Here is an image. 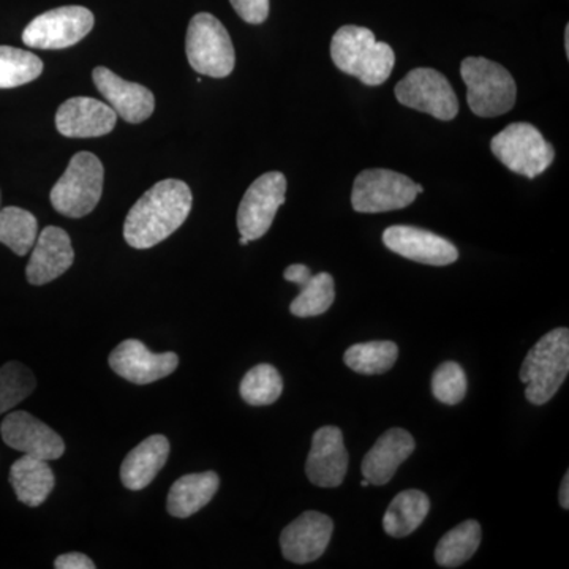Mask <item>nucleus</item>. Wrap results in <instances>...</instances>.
<instances>
[{"label": "nucleus", "instance_id": "obj_1", "mask_svg": "<svg viewBox=\"0 0 569 569\" xmlns=\"http://www.w3.org/2000/svg\"><path fill=\"white\" fill-rule=\"evenodd\" d=\"M192 190L178 179H164L134 203L123 223V238L133 249H151L170 238L192 211Z\"/></svg>", "mask_w": 569, "mask_h": 569}, {"label": "nucleus", "instance_id": "obj_2", "mask_svg": "<svg viewBox=\"0 0 569 569\" xmlns=\"http://www.w3.org/2000/svg\"><path fill=\"white\" fill-rule=\"evenodd\" d=\"M331 58L343 73L358 78L362 84L380 86L395 70L396 54L376 33L359 26H343L331 41Z\"/></svg>", "mask_w": 569, "mask_h": 569}, {"label": "nucleus", "instance_id": "obj_3", "mask_svg": "<svg viewBox=\"0 0 569 569\" xmlns=\"http://www.w3.org/2000/svg\"><path fill=\"white\" fill-rule=\"evenodd\" d=\"M569 372V331L557 328L531 348L520 367V381L533 406H545L557 395Z\"/></svg>", "mask_w": 569, "mask_h": 569}, {"label": "nucleus", "instance_id": "obj_4", "mask_svg": "<svg viewBox=\"0 0 569 569\" xmlns=\"http://www.w3.org/2000/svg\"><path fill=\"white\" fill-rule=\"evenodd\" d=\"M460 77L467 86V103L478 118H498L516 104L515 78L500 63L486 58H467L460 63Z\"/></svg>", "mask_w": 569, "mask_h": 569}, {"label": "nucleus", "instance_id": "obj_5", "mask_svg": "<svg viewBox=\"0 0 569 569\" xmlns=\"http://www.w3.org/2000/svg\"><path fill=\"white\" fill-rule=\"evenodd\" d=\"M104 168L99 157L78 152L66 173L51 190V204L62 216L81 219L99 204L103 193Z\"/></svg>", "mask_w": 569, "mask_h": 569}, {"label": "nucleus", "instance_id": "obj_6", "mask_svg": "<svg viewBox=\"0 0 569 569\" xmlns=\"http://www.w3.org/2000/svg\"><path fill=\"white\" fill-rule=\"evenodd\" d=\"M490 151L512 173L535 179L556 159L552 144L529 122L509 123L490 141Z\"/></svg>", "mask_w": 569, "mask_h": 569}, {"label": "nucleus", "instance_id": "obj_7", "mask_svg": "<svg viewBox=\"0 0 569 569\" xmlns=\"http://www.w3.org/2000/svg\"><path fill=\"white\" fill-rule=\"evenodd\" d=\"M187 59L206 77L227 78L234 70L233 41L222 22L211 13L194 14L186 39Z\"/></svg>", "mask_w": 569, "mask_h": 569}, {"label": "nucleus", "instance_id": "obj_8", "mask_svg": "<svg viewBox=\"0 0 569 569\" xmlns=\"http://www.w3.org/2000/svg\"><path fill=\"white\" fill-rule=\"evenodd\" d=\"M417 197V182L408 176L372 168L356 178L351 206L361 213L389 212L407 208Z\"/></svg>", "mask_w": 569, "mask_h": 569}, {"label": "nucleus", "instance_id": "obj_9", "mask_svg": "<svg viewBox=\"0 0 569 569\" xmlns=\"http://www.w3.org/2000/svg\"><path fill=\"white\" fill-rule=\"evenodd\" d=\"M396 99L403 107L426 112L438 121H452L459 112L455 89L443 73L433 69H415L396 86Z\"/></svg>", "mask_w": 569, "mask_h": 569}, {"label": "nucleus", "instance_id": "obj_10", "mask_svg": "<svg viewBox=\"0 0 569 569\" xmlns=\"http://www.w3.org/2000/svg\"><path fill=\"white\" fill-rule=\"evenodd\" d=\"M93 22L92 11L86 7H59L33 18L22 32V41L37 50H63L84 39Z\"/></svg>", "mask_w": 569, "mask_h": 569}, {"label": "nucleus", "instance_id": "obj_11", "mask_svg": "<svg viewBox=\"0 0 569 569\" xmlns=\"http://www.w3.org/2000/svg\"><path fill=\"white\" fill-rule=\"evenodd\" d=\"M284 193L287 178L280 171H271L253 181L239 204V233L249 241L263 238L272 227L280 206L284 203Z\"/></svg>", "mask_w": 569, "mask_h": 569}, {"label": "nucleus", "instance_id": "obj_12", "mask_svg": "<svg viewBox=\"0 0 569 569\" xmlns=\"http://www.w3.org/2000/svg\"><path fill=\"white\" fill-rule=\"evenodd\" d=\"M0 433L7 447L47 462L61 459L66 452L61 436L28 411L7 415L0 425Z\"/></svg>", "mask_w": 569, "mask_h": 569}, {"label": "nucleus", "instance_id": "obj_13", "mask_svg": "<svg viewBox=\"0 0 569 569\" xmlns=\"http://www.w3.org/2000/svg\"><path fill=\"white\" fill-rule=\"evenodd\" d=\"M179 366L176 353H152L137 339L123 340L110 355L112 372L133 385H149L171 376Z\"/></svg>", "mask_w": 569, "mask_h": 569}, {"label": "nucleus", "instance_id": "obj_14", "mask_svg": "<svg viewBox=\"0 0 569 569\" xmlns=\"http://www.w3.org/2000/svg\"><path fill=\"white\" fill-rule=\"evenodd\" d=\"M385 246L391 252L429 266H448L456 263L459 258L458 247L432 231L422 228L395 224L383 233Z\"/></svg>", "mask_w": 569, "mask_h": 569}, {"label": "nucleus", "instance_id": "obj_15", "mask_svg": "<svg viewBox=\"0 0 569 569\" xmlns=\"http://www.w3.org/2000/svg\"><path fill=\"white\" fill-rule=\"evenodd\" d=\"M335 531L331 518L318 511H306L280 535V548L291 563H312L323 556Z\"/></svg>", "mask_w": 569, "mask_h": 569}, {"label": "nucleus", "instance_id": "obj_16", "mask_svg": "<svg viewBox=\"0 0 569 569\" xmlns=\"http://www.w3.org/2000/svg\"><path fill=\"white\" fill-rule=\"evenodd\" d=\"M348 452L339 427L326 426L313 436L306 462V475L318 488H339L346 479Z\"/></svg>", "mask_w": 569, "mask_h": 569}, {"label": "nucleus", "instance_id": "obj_17", "mask_svg": "<svg viewBox=\"0 0 569 569\" xmlns=\"http://www.w3.org/2000/svg\"><path fill=\"white\" fill-rule=\"evenodd\" d=\"M92 80L99 92L119 118L130 123L144 122L156 110V97L138 82L122 80L107 67H97Z\"/></svg>", "mask_w": 569, "mask_h": 569}, {"label": "nucleus", "instance_id": "obj_18", "mask_svg": "<svg viewBox=\"0 0 569 569\" xmlns=\"http://www.w3.org/2000/svg\"><path fill=\"white\" fill-rule=\"evenodd\" d=\"M118 114L110 104L91 99L73 97L56 112V127L67 138H97L111 133Z\"/></svg>", "mask_w": 569, "mask_h": 569}, {"label": "nucleus", "instance_id": "obj_19", "mask_svg": "<svg viewBox=\"0 0 569 569\" xmlns=\"http://www.w3.org/2000/svg\"><path fill=\"white\" fill-rule=\"evenodd\" d=\"M73 261L74 250L67 231L59 227H47L32 247L26 277L29 283L40 287L66 274Z\"/></svg>", "mask_w": 569, "mask_h": 569}, {"label": "nucleus", "instance_id": "obj_20", "mask_svg": "<svg viewBox=\"0 0 569 569\" xmlns=\"http://www.w3.org/2000/svg\"><path fill=\"white\" fill-rule=\"evenodd\" d=\"M415 451L411 433L403 429H391L383 433L362 460V475L373 486H385L391 481L399 467Z\"/></svg>", "mask_w": 569, "mask_h": 569}, {"label": "nucleus", "instance_id": "obj_21", "mask_svg": "<svg viewBox=\"0 0 569 569\" xmlns=\"http://www.w3.org/2000/svg\"><path fill=\"white\" fill-rule=\"evenodd\" d=\"M170 458V441L163 436H151L127 455L121 466V481L127 489L148 488Z\"/></svg>", "mask_w": 569, "mask_h": 569}, {"label": "nucleus", "instance_id": "obj_22", "mask_svg": "<svg viewBox=\"0 0 569 569\" xmlns=\"http://www.w3.org/2000/svg\"><path fill=\"white\" fill-rule=\"evenodd\" d=\"M10 485L21 503L37 508L54 489V471L47 460L24 455L10 468Z\"/></svg>", "mask_w": 569, "mask_h": 569}, {"label": "nucleus", "instance_id": "obj_23", "mask_svg": "<svg viewBox=\"0 0 569 569\" xmlns=\"http://www.w3.org/2000/svg\"><path fill=\"white\" fill-rule=\"evenodd\" d=\"M220 478L213 471L186 475L171 486L167 509L173 518L187 519L203 509L219 490Z\"/></svg>", "mask_w": 569, "mask_h": 569}, {"label": "nucleus", "instance_id": "obj_24", "mask_svg": "<svg viewBox=\"0 0 569 569\" xmlns=\"http://www.w3.org/2000/svg\"><path fill=\"white\" fill-rule=\"evenodd\" d=\"M430 500L417 489L403 490L391 501L383 518V529L389 537L406 538L425 522Z\"/></svg>", "mask_w": 569, "mask_h": 569}, {"label": "nucleus", "instance_id": "obj_25", "mask_svg": "<svg viewBox=\"0 0 569 569\" xmlns=\"http://www.w3.org/2000/svg\"><path fill=\"white\" fill-rule=\"evenodd\" d=\"M482 531L477 520H466L448 531L436 549V560L441 568H458L477 553Z\"/></svg>", "mask_w": 569, "mask_h": 569}, {"label": "nucleus", "instance_id": "obj_26", "mask_svg": "<svg viewBox=\"0 0 569 569\" xmlns=\"http://www.w3.org/2000/svg\"><path fill=\"white\" fill-rule=\"evenodd\" d=\"M39 238V222L32 212L10 206L0 209V244L9 247L18 257L31 252Z\"/></svg>", "mask_w": 569, "mask_h": 569}, {"label": "nucleus", "instance_id": "obj_27", "mask_svg": "<svg viewBox=\"0 0 569 569\" xmlns=\"http://www.w3.org/2000/svg\"><path fill=\"white\" fill-rule=\"evenodd\" d=\"M399 358V347L389 340L356 343L343 355V362L361 376H380L388 372Z\"/></svg>", "mask_w": 569, "mask_h": 569}, {"label": "nucleus", "instance_id": "obj_28", "mask_svg": "<svg viewBox=\"0 0 569 569\" xmlns=\"http://www.w3.org/2000/svg\"><path fill=\"white\" fill-rule=\"evenodd\" d=\"M43 73L39 56L13 47H0V89H13L36 81Z\"/></svg>", "mask_w": 569, "mask_h": 569}, {"label": "nucleus", "instance_id": "obj_29", "mask_svg": "<svg viewBox=\"0 0 569 569\" xmlns=\"http://www.w3.org/2000/svg\"><path fill=\"white\" fill-rule=\"evenodd\" d=\"M239 392L249 406H271L282 396L283 380L274 366L258 365L242 378Z\"/></svg>", "mask_w": 569, "mask_h": 569}, {"label": "nucleus", "instance_id": "obj_30", "mask_svg": "<svg viewBox=\"0 0 569 569\" xmlns=\"http://www.w3.org/2000/svg\"><path fill=\"white\" fill-rule=\"evenodd\" d=\"M336 299L335 279L328 272L310 277L301 293L291 302L290 312L298 318L323 316Z\"/></svg>", "mask_w": 569, "mask_h": 569}, {"label": "nucleus", "instance_id": "obj_31", "mask_svg": "<svg viewBox=\"0 0 569 569\" xmlns=\"http://www.w3.org/2000/svg\"><path fill=\"white\" fill-rule=\"evenodd\" d=\"M37 387L36 377L24 365L10 361L0 367V417L20 406Z\"/></svg>", "mask_w": 569, "mask_h": 569}, {"label": "nucleus", "instance_id": "obj_32", "mask_svg": "<svg viewBox=\"0 0 569 569\" xmlns=\"http://www.w3.org/2000/svg\"><path fill=\"white\" fill-rule=\"evenodd\" d=\"M432 395L445 406H458L467 395V377L458 362H443L432 377Z\"/></svg>", "mask_w": 569, "mask_h": 569}, {"label": "nucleus", "instance_id": "obj_33", "mask_svg": "<svg viewBox=\"0 0 569 569\" xmlns=\"http://www.w3.org/2000/svg\"><path fill=\"white\" fill-rule=\"evenodd\" d=\"M236 13L249 24H261L269 17V0H230Z\"/></svg>", "mask_w": 569, "mask_h": 569}, {"label": "nucleus", "instance_id": "obj_34", "mask_svg": "<svg viewBox=\"0 0 569 569\" xmlns=\"http://www.w3.org/2000/svg\"><path fill=\"white\" fill-rule=\"evenodd\" d=\"M56 569H96V563L81 552H70L59 556L54 561Z\"/></svg>", "mask_w": 569, "mask_h": 569}, {"label": "nucleus", "instance_id": "obj_35", "mask_svg": "<svg viewBox=\"0 0 569 569\" xmlns=\"http://www.w3.org/2000/svg\"><path fill=\"white\" fill-rule=\"evenodd\" d=\"M312 276V271H310V269L305 264L288 266L283 272V279L287 280V282L298 284L299 288L309 282V279Z\"/></svg>", "mask_w": 569, "mask_h": 569}, {"label": "nucleus", "instance_id": "obj_36", "mask_svg": "<svg viewBox=\"0 0 569 569\" xmlns=\"http://www.w3.org/2000/svg\"><path fill=\"white\" fill-rule=\"evenodd\" d=\"M560 507L569 509V473L565 475L560 488Z\"/></svg>", "mask_w": 569, "mask_h": 569}, {"label": "nucleus", "instance_id": "obj_37", "mask_svg": "<svg viewBox=\"0 0 569 569\" xmlns=\"http://www.w3.org/2000/svg\"><path fill=\"white\" fill-rule=\"evenodd\" d=\"M565 50H567V58H569V26L565 29Z\"/></svg>", "mask_w": 569, "mask_h": 569}, {"label": "nucleus", "instance_id": "obj_38", "mask_svg": "<svg viewBox=\"0 0 569 569\" xmlns=\"http://www.w3.org/2000/svg\"><path fill=\"white\" fill-rule=\"evenodd\" d=\"M249 242V239L244 238V236H241V239H239V244L241 246H247Z\"/></svg>", "mask_w": 569, "mask_h": 569}, {"label": "nucleus", "instance_id": "obj_39", "mask_svg": "<svg viewBox=\"0 0 569 569\" xmlns=\"http://www.w3.org/2000/svg\"><path fill=\"white\" fill-rule=\"evenodd\" d=\"M417 192H418V194L419 193H425V187L419 186V183H417Z\"/></svg>", "mask_w": 569, "mask_h": 569}, {"label": "nucleus", "instance_id": "obj_40", "mask_svg": "<svg viewBox=\"0 0 569 569\" xmlns=\"http://www.w3.org/2000/svg\"><path fill=\"white\" fill-rule=\"evenodd\" d=\"M361 486L362 488H367V486H370V482L367 481V479H362Z\"/></svg>", "mask_w": 569, "mask_h": 569}]
</instances>
